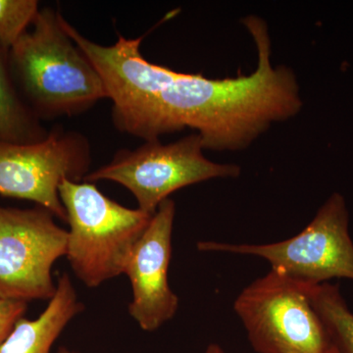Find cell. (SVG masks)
<instances>
[{"instance_id":"1","label":"cell","mask_w":353,"mask_h":353,"mask_svg":"<svg viewBox=\"0 0 353 353\" xmlns=\"http://www.w3.org/2000/svg\"><path fill=\"white\" fill-rule=\"evenodd\" d=\"M256 46V69L248 76L208 79L178 72L155 94L158 124L164 134L190 128L204 150H245L274 123L301 112L299 82L287 66L271 63L268 26L259 16L243 20Z\"/></svg>"},{"instance_id":"2","label":"cell","mask_w":353,"mask_h":353,"mask_svg":"<svg viewBox=\"0 0 353 353\" xmlns=\"http://www.w3.org/2000/svg\"><path fill=\"white\" fill-rule=\"evenodd\" d=\"M62 15L39 10L9 50V59L37 116L58 118L85 112L108 99L101 75L65 31Z\"/></svg>"},{"instance_id":"3","label":"cell","mask_w":353,"mask_h":353,"mask_svg":"<svg viewBox=\"0 0 353 353\" xmlns=\"http://www.w3.org/2000/svg\"><path fill=\"white\" fill-rule=\"evenodd\" d=\"M59 196L66 210V257L88 288H97L124 274L134 246L153 215L109 199L94 183L64 180Z\"/></svg>"},{"instance_id":"4","label":"cell","mask_w":353,"mask_h":353,"mask_svg":"<svg viewBox=\"0 0 353 353\" xmlns=\"http://www.w3.org/2000/svg\"><path fill=\"white\" fill-rule=\"evenodd\" d=\"M311 288L271 269L241 290L234 310L255 352L327 353L332 350L328 332L311 301Z\"/></svg>"},{"instance_id":"5","label":"cell","mask_w":353,"mask_h":353,"mask_svg":"<svg viewBox=\"0 0 353 353\" xmlns=\"http://www.w3.org/2000/svg\"><path fill=\"white\" fill-rule=\"evenodd\" d=\"M348 227L347 203L341 194L334 192L308 226L288 240L267 245L204 241L197 243V248L260 257L271 264L272 270L313 287L332 279L353 281V241Z\"/></svg>"},{"instance_id":"6","label":"cell","mask_w":353,"mask_h":353,"mask_svg":"<svg viewBox=\"0 0 353 353\" xmlns=\"http://www.w3.org/2000/svg\"><path fill=\"white\" fill-rule=\"evenodd\" d=\"M201 136L196 132L175 143L159 139L145 141L134 150L116 152L108 164L90 172L83 181H112L132 192L139 209L154 214L172 194L211 179L238 178L241 168L219 164L204 157Z\"/></svg>"},{"instance_id":"7","label":"cell","mask_w":353,"mask_h":353,"mask_svg":"<svg viewBox=\"0 0 353 353\" xmlns=\"http://www.w3.org/2000/svg\"><path fill=\"white\" fill-rule=\"evenodd\" d=\"M43 208L0 206V299L50 301L57 292L53 265L66 256L68 231Z\"/></svg>"},{"instance_id":"8","label":"cell","mask_w":353,"mask_h":353,"mask_svg":"<svg viewBox=\"0 0 353 353\" xmlns=\"http://www.w3.org/2000/svg\"><path fill=\"white\" fill-rule=\"evenodd\" d=\"M90 161L87 138L63 128H53L38 143L21 145L0 141V194L36 202L67 222L60 185L64 180H83Z\"/></svg>"},{"instance_id":"9","label":"cell","mask_w":353,"mask_h":353,"mask_svg":"<svg viewBox=\"0 0 353 353\" xmlns=\"http://www.w3.org/2000/svg\"><path fill=\"white\" fill-rule=\"evenodd\" d=\"M175 213L172 199L160 204L125 267L132 292L129 313L145 332L157 331L178 310L179 297L168 283Z\"/></svg>"},{"instance_id":"10","label":"cell","mask_w":353,"mask_h":353,"mask_svg":"<svg viewBox=\"0 0 353 353\" xmlns=\"http://www.w3.org/2000/svg\"><path fill=\"white\" fill-rule=\"evenodd\" d=\"M83 310L68 274H62L48 307L36 319L20 318L0 347V353H51L67 325Z\"/></svg>"},{"instance_id":"11","label":"cell","mask_w":353,"mask_h":353,"mask_svg":"<svg viewBox=\"0 0 353 353\" xmlns=\"http://www.w3.org/2000/svg\"><path fill=\"white\" fill-rule=\"evenodd\" d=\"M48 134L38 116L18 97L0 53V141L25 145L43 141Z\"/></svg>"},{"instance_id":"12","label":"cell","mask_w":353,"mask_h":353,"mask_svg":"<svg viewBox=\"0 0 353 353\" xmlns=\"http://www.w3.org/2000/svg\"><path fill=\"white\" fill-rule=\"evenodd\" d=\"M310 297L333 347L340 353H353V313L339 285L330 283L314 285L311 288Z\"/></svg>"},{"instance_id":"13","label":"cell","mask_w":353,"mask_h":353,"mask_svg":"<svg viewBox=\"0 0 353 353\" xmlns=\"http://www.w3.org/2000/svg\"><path fill=\"white\" fill-rule=\"evenodd\" d=\"M39 12L36 0H0V48L10 50Z\"/></svg>"},{"instance_id":"14","label":"cell","mask_w":353,"mask_h":353,"mask_svg":"<svg viewBox=\"0 0 353 353\" xmlns=\"http://www.w3.org/2000/svg\"><path fill=\"white\" fill-rule=\"evenodd\" d=\"M27 309L26 303L0 299V347Z\"/></svg>"},{"instance_id":"15","label":"cell","mask_w":353,"mask_h":353,"mask_svg":"<svg viewBox=\"0 0 353 353\" xmlns=\"http://www.w3.org/2000/svg\"><path fill=\"white\" fill-rule=\"evenodd\" d=\"M204 353H226L217 343H210Z\"/></svg>"},{"instance_id":"16","label":"cell","mask_w":353,"mask_h":353,"mask_svg":"<svg viewBox=\"0 0 353 353\" xmlns=\"http://www.w3.org/2000/svg\"><path fill=\"white\" fill-rule=\"evenodd\" d=\"M57 353H78L75 352H72V350H68L67 347H61L58 348Z\"/></svg>"},{"instance_id":"17","label":"cell","mask_w":353,"mask_h":353,"mask_svg":"<svg viewBox=\"0 0 353 353\" xmlns=\"http://www.w3.org/2000/svg\"><path fill=\"white\" fill-rule=\"evenodd\" d=\"M327 353H340L338 352V350H336V348L332 347V350H330L329 352Z\"/></svg>"}]
</instances>
